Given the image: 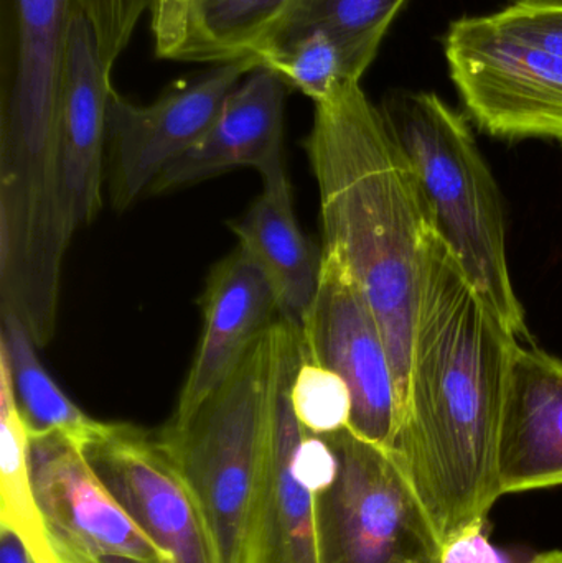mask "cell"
Instances as JSON below:
<instances>
[{
    "mask_svg": "<svg viewBox=\"0 0 562 563\" xmlns=\"http://www.w3.org/2000/svg\"><path fill=\"white\" fill-rule=\"evenodd\" d=\"M520 343L431 230L412 330L396 459L442 544L484 531L498 486V439L511 356Z\"/></svg>",
    "mask_w": 562,
    "mask_h": 563,
    "instance_id": "obj_1",
    "label": "cell"
},
{
    "mask_svg": "<svg viewBox=\"0 0 562 563\" xmlns=\"http://www.w3.org/2000/svg\"><path fill=\"white\" fill-rule=\"evenodd\" d=\"M304 148L319 188L322 250L349 267L378 320L403 419L422 260L431 233L421 188L360 81L317 102Z\"/></svg>",
    "mask_w": 562,
    "mask_h": 563,
    "instance_id": "obj_2",
    "label": "cell"
},
{
    "mask_svg": "<svg viewBox=\"0 0 562 563\" xmlns=\"http://www.w3.org/2000/svg\"><path fill=\"white\" fill-rule=\"evenodd\" d=\"M304 357L300 328L279 318L194 416L155 435L197 499L220 563H241L280 384Z\"/></svg>",
    "mask_w": 562,
    "mask_h": 563,
    "instance_id": "obj_3",
    "label": "cell"
},
{
    "mask_svg": "<svg viewBox=\"0 0 562 563\" xmlns=\"http://www.w3.org/2000/svg\"><path fill=\"white\" fill-rule=\"evenodd\" d=\"M411 165L431 230L498 320L528 336L511 282L504 201L471 125L434 92L392 91L378 106Z\"/></svg>",
    "mask_w": 562,
    "mask_h": 563,
    "instance_id": "obj_4",
    "label": "cell"
},
{
    "mask_svg": "<svg viewBox=\"0 0 562 563\" xmlns=\"http://www.w3.org/2000/svg\"><path fill=\"white\" fill-rule=\"evenodd\" d=\"M322 437L337 472L316 493L320 563H442L441 536L395 453L349 429Z\"/></svg>",
    "mask_w": 562,
    "mask_h": 563,
    "instance_id": "obj_5",
    "label": "cell"
},
{
    "mask_svg": "<svg viewBox=\"0 0 562 563\" xmlns=\"http://www.w3.org/2000/svg\"><path fill=\"white\" fill-rule=\"evenodd\" d=\"M465 111L492 137L562 145V58L515 38L485 16L452 22L444 40Z\"/></svg>",
    "mask_w": 562,
    "mask_h": 563,
    "instance_id": "obj_6",
    "label": "cell"
},
{
    "mask_svg": "<svg viewBox=\"0 0 562 563\" xmlns=\"http://www.w3.org/2000/svg\"><path fill=\"white\" fill-rule=\"evenodd\" d=\"M78 0H0V165L55 170L58 99Z\"/></svg>",
    "mask_w": 562,
    "mask_h": 563,
    "instance_id": "obj_7",
    "label": "cell"
},
{
    "mask_svg": "<svg viewBox=\"0 0 562 563\" xmlns=\"http://www.w3.org/2000/svg\"><path fill=\"white\" fill-rule=\"evenodd\" d=\"M307 360L339 374L352 394L349 430L395 450L401 404L388 344L349 267L322 250L319 288L300 324Z\"/></svg>",
    "mask_w": 562,
    "mask_h": 563,
    "instance_id": "obj_8",
    "label": "cell"
},
{
    "mask_svg": "<svg viewBox=\"0 0 562 563\" xmlns=\"http://www.w3.org/2000/svg\"><path fill=\"white\" fill-rule=\"evenodd\" d=\"M257 66L253 58L214 65L145 106L112 88L106 151L112 207L128 210L148 194L162 172L203 137L228 95Z\"/></svg>",
    "mask_w": 562,
    "mask_h": 563,
    "instance_id": "obj_9",
    "label": "cell"
},
{
    "mask_svg": "<svg viewBox=\"0 0 562 563\" xmlns=\"http://www.w3.org/2000/svg\"><path fill=\"white\" fill-rule=\"evenodd\" d=\"M30 473L56 562L170 563L65 437H30Z\"/></svg>",
    "mask_w": 562,
    "mask_h": 563,
    "instance_id": "obj_10",
    "label": "cell"
},
{
    "mask_svg": "<svg viewBox=\"0 0 562 563\" xmlns=\"http://www.w3.org/2000/svg\"><path fill=\"white\" fill-rule=\"evenodd\" d=\"M106 488L170 563H220L197 499L155 435L104 423L81 450Z\"/></svg>",
    "mask_w": 562,
    "mask_h": 563,
    "instance_id": "obj_11",
    "label": "cell"
},
{
    "mask_svg": "<svg viewBox=\"0 0 562 563\" xmlns=\"http://www.w3.org/2000/svg\"><path fill=\"white\" fill-rule=\"evenodd\" d=\"M111 68L91 20L76 9L69 26L58 99L59 187L69 233L89 227L102 208Z\"/></svg>",
    "mask_w": 562,
    "mask_h": 563,
    "instance_id": "obj_12",
    "label": "cell"
},
{
    "mask_svg": "<svg viewBox=\"0 0 562 563\" xmlns=\"http://www.w3.org/2000/svg\"><path fill=\"white\" fill-rule=\"evenodd\" d=\"M201 308L203 331L170 423L194 416L280 318L273 287L240 247L211 271Z\"/></svg>",
    "mask_w": 562,
    "mask_h": 563,
    "instance_id": "obj_13",
    "label": "cell"
},
{
    "mask_svg": "<svg viewBox=\"0 0 562 563\" xmlns=\"http://www.w3.org/2000/svg\"><path fill=\"white\" fill-rule=\"evenodd\" d=\"M287 91L276 73L254 68L224 99L203 137L162 172L148 194L191 187L234 168H254L263 178L284 170Z\"/></svg>",
    "mask_w": 562,
    "mask_h": 563,
    "instance_id": "obj_14",
    "label": "cell"
},
{
    "mask_svg": "<svg viewBox=\"0 0 562 563\" xmlns=\"http://www.w3.org/2000/svg\"><path fill=\"white\" fill-rule=\"evenodd\" d=\"M562 485V360L518 343L498 439V486L507 493Z\"/></svg>",
    "mask_w": 562,
    "mask_h": 563,
    "instance_id": "obj_15",
    "label": "cell"
},
{
    "mask_svg": "<svg viewBox=\"0 0 562 563\" xmlns=\"http://www.w3.org/2000/svg\"><path fill=\"white\" fill-rule=\"evenodd\" d=\"M300 363L287 371L280 384L273 439L251 509L241 563H320L316 493L296 472L297 450L306 430L294 412L290 384Z\"/></svg>",
    "mask_w": 562,
    "mask_h": 563,
    "instance_id": "obj_16",
    "label": "cell"
},
{
    "mask_svg": "<svg viewBox=\"0 0 562 563\" xmlns=\"http://www.w3.org/2000/svg\"><path fill=\"white\" fill-rule=\"evenodd\" d=\"M231 231L238 247L273 287L280 318L300 328L319 288L322 250L297 224L286 168L263 178V194L240 221L231 223Z\"/></svg>",
    "mask_w": 562,
    "mask_h": 563,
    "instance_id": "obj_17",
    "label": "cell"
},
{
    "mask_svg": "<svg viewBox=\"0 0 562 563\" xmlns=\"http://www.w3.org/2000/svg\"><path fill=\"white\" fill-rule=\"evenodd\" d=\"M0 354L9 364L13 394L30 437L58 435L68 439L79 450L101 432L106 422L86 416L59 389L36 356V344L19 318L0 314Z\"/></svg>",
    "mask_w": 562,
    "mask_h": 563,
    "instance_id": "obj_18",
    "label": "cell"
},
{
    "mask_svg": "<svg viewBox=\"0 0 562 563\" xmlns=\"http://www.w3.org/2000/svg\"><path fill=\"white\" fill-rule=\"evenodd\" d=\"M299 0H198L175 62L256 59Z\"/></svg>",
    "mask_w": 562,
    "mask_h": 563,
    "instance_id": "obj_19",
    "label": "cell"
},
{
    "mask_svg": "<svg viewBox=\"0 0 562 563\" xmlns=\"http://www.w3.org/2000/svg\"><path fill=\"white\" fill-rule=\"evenodd\" d=\"M0 528L13 532L35 563H58L49 548L30 473V435L0 354Z\"/></svg>",
    "mask_w": 562,
    "mask_h": 563,
    "instance_id": "obj_20",
    "label": "cell"
},
{
    "mask_svg": "<svg viewBox=\"0 0 562 563\" xmlns=\"http://www.w3.org/2000/svg\"><path fill=\"white\" fill-rule=\"evenodd\" d=\"M406 0H299L273 38L260 49L322 30L342 46L353 71L362 78ZM257 53V56H260ZM256 56V62H257Z\"/></svg>",
    "mask_w": 562,
    "mask_h": 563,
    "instance_id": "obj_21",
    "label": "cell"
},
{
    "mask_svg": "<svg viewBox=\"0 0 562 563\" xmlns=\"http://www.w3.org/2000/svg\"><path fill=\"white\" fill-rule=\"evenodd\" d=\"M257 63L276 73L289 88L312 99L313 104L362 79L353 71L340 43L322 30L269 46L260 53Z\"/></svg>",
    "mask_w": 562,
    "mask_h": 563,
    "instance_id": "obj_22",
    "label": "cell"
},
{
    "mask_svg": "<svg viewBox=\"0 0 562 563\" xmlns=\"http://www.w3.org/2000/svg\"><path fill=\"white\" fill-rule=\"evenodd\" d=\"M290 402L304 430L330 435L349 429L352 394L345 380L304 357L290 384Z\"/></svg>",
    "mask_w": 562,
    "mask_h": 563,
    "instance_id": "obj_23",
    "label": "cell"
},
{
    "mask_svg": "<svg viewBox=\"0 0 562 563\" xmlns=\"http://www.w3.org/2000/svg\"><path fill=\"white\" fill-rule=\"evenodd\" d=\"M491 16L508 35L562 58V0H521Z\"/></svg>",
    "mask_w": 562,
    "mask_h": 563,
    "instance_id": "obj_24",
    "label": "cell"
},
{
    "mask_svg": "<svg viewBox=\"0 0 562 563\" xmlns=\"http://www.w3.org/2000/svg\"><path fill=\"white\" fill-rule=\"evenodd\" d=\"M78 5L91 20L104 62L112 69L152 0H78Z\"/></svg>",
    "mask_w": 562,
    "mask_h": 563,
    "instance_id": "obj_25",
    "label": "cell"
},
{
    "mask_svg": "<svg viewBox=\"0 0 562 563\" xmlns=\"http://www.w3.org/2000/svg\"><path fill=\"white\" fill-rule=\"evenodd\" d=\"M197 3L198 0H152L148 12L157 56L177 59Z\"/></svg>",
    "mask_w": 562,
    "mask_h": 563,
    "instance_id": "obj_26",
    "label": "cell"
},
{
    "mask_svg": "<svg viewBox=\"0 0 562 563\" xmlns=\"http://www.w3.org/2000/svg\"><path fill=\"white\" fill-rule=\"evenodd\" d=\"M442 563H508L505 555L488 541L484 531L467 532L448 542Z\"/></svg>",
    "mask_w": 562,
    "mask_h": 563,
    "instance_id": "obj_27",
    "label": "cell"
},
{
    "mask_svg": "<svg viewBox=\"0 0 562 563\" xmlns=\"http://www.w3.org/2000/svg\"><path fill=\"white\" fill-rule=\"evenodd\" d=\"M0 563H35L13 532L0 528Z\"/></svg>",
    "mask_w": 562,
    "mask_h": 563,
    "instance_id": "obj_28",
    "label": "cell"
},
{
    "mask_svg": "<svg viewBox=\"0 0 562 563\" xmlns=\"http://www.w3.org/2000/svg\"><path fill=\"white\" fill-rule=\"evenodd\" d=\"M530 563H562V551L547 552L538 555Z\"/></svg>",
    "mask_w": 562,
    "mask_h": 563,
    "instance_id": "obj_29",
    "label": "cell"
},
{
    "mask_svg": "<svg viewBox=\"0 0 562 563\" xmlns=\"http://www.w3.org/2000/svg\"><path fill=\"white\" fill-rule=\"evenodd\" d=\"M517 2H521V0H517Z\"/></svg>",
    "mask_w": 562,
    "mask_h": 563,
    "instance_id": "obj_30",
    "label": "cell"
}]
</instances>
